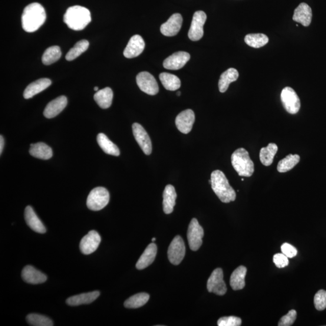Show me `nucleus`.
Instances as JSON below:
<instances>
[{
    "label": "nucleus",
    "instance_id": "nucleus-1",
    "mask_svg": "<svg viewBox=\"0 0 326 326\" xmlns=\"http://www.w3.org/2000/svg\"><path fill=\"white\" fill-rule=\"evenodd\" d=\"M21 20L22 27L26 32L31 33L37 31L46 20L43 6L38 3L26 6L22 13Z\"/></svg>",
    "mask_w": 326,
    "mask_h": 326
},
{
    "label": "nucleus",
    "instance_id": "nucleus-2",
    "mask_svg": "<svg viewBox=\"0 0 326 326\" xmlns=\"http://www.w3.org/2000/svg\"><path fill=\"white\" fill-rule=\"evenodd\" d=\"M211 185L220 202L229 203L235 200V190L230 185L229 180L222 171L216 170L211 174Z\"/></svg>",
    "mask_w": 326,
    "mask_h": 326
},
{
    "label": "nucleus",
    "instance_id": "nucleus-3",
    "mask_svg": "<svg viewBox=\"0 0 326 326\" xmlns=\"http://www.w3.org/2000/svg\"><path fill=\"white\" fill-rule=\"evenodd\" d=\"M91 21V13L86 8L74 6L69 8L64 16V21L73 31H82Z\"/></svg>",
    "mask_w": 326,
    "mask_h": 326
},
{
    "label": "nucleus",
    "instance_id": "nucleus-4",
    "mask_svg": "<svg viewBox=\"0 0 326 326\" xmlns=\"http://www.w3.org/2000/svg\"><path fill=\"white\" fill-rule=\"evenodd\" d=\"M231 159L232 166L239 176H252L255 171V165L248 151L244 148H239L235 151L232 154Z\"/></svg>",
    "mask_w": 326,
    "mask_h": 326
},
{
    "label": "nucleus",
    "instance_id": "nucleus-5",
    "mask_svg": "<svg viewBox=\"0 0 326 326\" xmlns=\"http://www.w3.org/2000/svg\"><path fill=\"white\" fill-rule=\"evenodd\" d=\"M110 202V193L107 189L98 187L91 191L87 197L88 208L93 211H99L105 208Z\"/></svg>",
    "mask_w": 326,
    "mask_h": 326
},
{
    "label": "nucleus",
    "instance_id": "nucleus-6",
    "mask_svg": "<svg viewBox=\"0 0 326 326\" xmlns=\"http://www.w3.org/2000/svg\"><path fill=\"white\" fill-rule=\"evenodd\" d=\"M186 255V246L184 240L180 236L174 237L168 249V259L174 265H179Z\"/></svg>",
    "mask_w": 326,
    "mask_h": 326
},
{
    "label": "nucleus",
    "instance_id": "nucleus-7",
    "mask_svg": "<svg viewBox=\"0 0 326 326\" xmlns=\"http://www.w3.org/2000/svg\"><path fill=\"white\" fill-rule=\"evenodd\" d=\"M204 237V230L199 225L196 218L191 220L187 231V239H188L190 248L192 251L196 252L199 249L203 244V238Z\"/></svg>",
    "mask_w": 326,
    "mask_h": 326
},
{
    "label": "nucleus",
    "instance_id": "nucleus-8",
    "mask_svg": "<svg viewBox=\"0 0 326 326\" xmlns=\"http://www.w3.org/2000/svg\"><path fill=\"white\" fill-rule=\"evenodd\" d=\"M281 101L283 107L289 114H297L300 109V101L297 93L291 87H285L282 91Z\"/></svg>",
    "mask_w": 326,
    "mask_h": 326
},
{
    "label": "nucleus",
    "instance_id": "nucleus-9",
    "mask_svg": "<svg viewBox=\"0 0 326 326\" xmlns=\"http://www.w3.org/2000/svg\"><path fill=\"white\" fill-rule=\"evenodd\" d=\"M137 84L140 90L149 95H156L159 91V85L153 75L147 71H143L138 74L136 78Z\"/></svg>",
    "mask_w": 326,
    "mask_h": 326
},
{
    "label": "nucleus",
    "instance_id": "nucleus-10",
    "mask_svg": "<svg viewBox=\"0 0 326 326\" xmlns=\"http://www.w3.org/2000/svg\"><path fill=\"white\" fill-rule=\"evenodd\" d=\"M209 292L216 295H223L227 291L225 283L223 281V274L221 268H216L211 274L207 284Z\"/></svg>",
    "mask_w": 326,
    "mask_h": 326
},
{
    "label": "nucleus",
    "instance_id": "nucleus-11",
    "mask_svg": "<svg viewBox=\"0 0 326 326\" xmlns=\"http://www.w3.org/2000/svg\"><path fill=\"white\" fill-rule=\"evenodd\" d=\"M207 20V15L203 11H197L194 14L188 33L190 40L197 41L200 40L204 35V26Z\"/></svg>",
    "mask_w": 326,
    "mask_h": 326
},
{
    "label": "nucleus",
    "instance_id": "nucleus-12",
    "mask_svg": "<svg viewBox=\"0 0 326 326\" xmlns=\"http://www.w3.org/2000/svg\"><path fill=\"white\" fill-rule=\"evenodd\" d=\"M133 132L141 149L145 154L149 156L153 150L152 142L146 130L139 123H135L133 124Z\"/></svg>",
    "mask_w": 326,
    "mask_h": 326
},
{
    "label": "nucleus",
    "instance_id": "nucleus-13",
    "mask_svg": "<svg viewBox=\"0 0 326 326\" xmlns=\"http://www.w3.org/2000/svg\"><path fill=\"white\" fill-rule=\"evenodd\" d=\"M101 242V237L97 232L92 230L82 239L80 242V249L85 255L96 251Z\"/></svg>",
    "mask_w": 326,
    "mask_h": 326
},
{
    "label": "nucleus",
    "instance_id": "nucleus-14",
    "mask_svg": "<svg viewBox=\"0 0 326 326\" xmlns=\"http://www.w3.org/2000/svg\"><path fill=\"white\" fill-rule=\"evenodd\" d=\"M195 120V113L192 110H184L176 117L175 124L178 130L183 134H189L192 129Z\"/></svg>",
    "mask_w": 326,
    "mask_h": 326
},
{
    "label": "nucleus",
    "instance_id": "nucleus-15",
    "mask_svg": "<svg viewBox=\"0 0 326 326\" xmlns=\"http://www.w3.org/2000/svg\"><path fill=\"white\" fill-rule=\"evenodd\" d=\"M190 55L185 52H178L164 61L163 67L167 70H178L184 67L190 60Z\"/></svg>",
    "mask_w": 326,
    "mask_h": 326
},
{
    "label": "nucleus",
    "instance_id": "nucleus-16",
    "mask_svg": "<svg viewBox=\"0 0 326 326\" xmlns=\"http://www.w3.org/2000/svg\"><path fill=\"white\" fill-rule=\"evenodd\" d=\"M183 24V17L180 14H174L161 25V34L166 36H174L179 34Z\"/></svg>",
    "mask_w": 326,
    "mask_h": 326
},
{
    "label": "nucleus",
    "instance_id": "nucleus-17",
    "mask_svg": "<svg viewBox=\"0 0 326 326\" xmlns=\"http://www.w3.org/2000/svg\"><path fill=\"white\" fill-rule=\"evenodd\" d=\"M144 47V41L141 36L136 35L132 36L124 50V57L129 59L136 58L142 54Z\"/></svg>",
    "mask_w": 326,
    "mask_h": 326
},
{
    "label": "nucleus",
    "instance_id": "nucleus-18",
    "mask_svg": "<svg viewBox=\"0 0 326 326\" xmlns=\"http://www.w3.org/2000/svg\"><path fill=\"white\" fill-rule=\"evenodd\" d=\"M21 276L24 281L29 284L37 285L47 281V275L38 271L34 266L28 265L23 268Z\"/></svg>",
    "mask_w": 326,
    "mask_h": 326
},
{
    "label": "nucleus",
    "instance_id": "nucleus-19",
    "mask_svg": "<svg viewBox=\"0 0 326 326\" xmlns=\"http://www.w3.org/2000/svg\"><path fill=\"white\" fill-rule=\"evenodd\" d=\"M67 105V98L61 95L49 102L44 111V116L47 118H54L60 114Z\"/></svg>",
    "mask_w": 326,
    "mask_h": 326
},
{
    "label": "nucleus",
    "instance_id": "nucleus-20",
    "mask_svg": "<svg viewBox=\"0 0 326 326\" xmlns=\"http://www.w3.org/2000/svg\"><path fill=\"white\" fill-rule=\"evenodd\" d=\"M312 18V12L310 6L302 3L295 9L292 19L294 21L307 27L311 24Z\"/></svg>",
    "mask_w": 326,
    "mask_h": 326
},
{
    "label": "nucleus",
    "instance_id": "nucleus-21",
    "mask_svg": "<svg viewBox=\"0 0 326 326\" xmlns=\"http://www.w3.org/2000/svg\"><path fill=\"white\" fill-rule=\"evenodd\" d=\"M24 217L26 223L32 230L38 233L44 234L46 232V229L41 220L35 212L31 206L26 207L24 212Z\"/></svg>",
    "mask_w": 326,
    "mask_h": 326
},
{
    "label": "nucleus",
    "instance_id": "nucleus-22",
    "mask_svg": "<svg viewBox=\"0 0 326 326\" xmlns=\"http://www.w3.org/2000/svg\"><path fill=\"white\" fill-rule=\"evenodd\" d=\"M52 81L49 79H39L28 85L25 89L23 96L26 99H29L45 90L46 88L50 87Z\"/></svg>",
    "mask_w": 326,
    "mask_h": 326
},
{
    "label": "nucleus",
    "instance_id": "nucleus-23",
    "mask_svg": "<svg viewBox=\"0 0 326 326\" xmlns=\"http://www.w3.org/2000/svg\"><path fill=\"white\" fill-rule=\"evenodd\" d=\"M157 246L154 243H151L144 250L136 264V268L141 270L149 266L154 262L157 256Z\"/></svg>",
    "mask_w": 326,
    "mask_h": 326
},
{
    "label": "nucleus",
    "instance_id": "nucleus-24",
    "mask_svg": "<svg viewBox=\"0 0 326 326\" xmlns=\"http://www.w3.org/2000/svg\"><path fill=\"white\" fill-rule=\"evenodd\" d=\"M99 295L100 292L97 291L84 293V294L72 296L67 299L66 303L68 305L71 306L90 304L99 297Z\"/></svg>",
    "mask_w": 326,
    "mask_h": 326
},
{
    "label": "nucleus",
    "instance_id": "nucleus-25",
    "mask_svg": "<svg viewBox=\"0 0 326 326\" xmlns=\"http://www.w3.org/2000/svg\"><path fill=\"white\" fill-rule=\"evenodd\" d=\"M177 195L175 189L172 185H167L163 192V210L166 214L173 212L174 206H175Z\"/></svg>",
    "mask_w": 326,
    "mask_h": 326
},
{
    "label": "nucleus",
    "instance_id": "nucleus-26",
    "mask_svg": "<svg viewBox=\"0 0 326 326\" xmlns=\"http://www.w3.org/2000/svg\"><path fill=\"white\" fill-rule=\"evenodd\" d=\"M29 153L36 159L45 160L51 159L53 156L52 148L42 142L31 144Z\"/></svg>",
    "mask_w": 326,
    "mask_h": 326
},
{
    "label": "nucleus",
    "instance_id": "nucleus-27",
    "mask_svg": "<svg viewBox=\"0 0 326 326\" xmlns=\"http://www.w3.org/2000/svg\"><path fill=\"white\" fill-rule=\"evenodd\" d=\"M246 272L247 269L244 266H240L233 271L230 281L233 290L238 291L245 287Z\"/></svg>",
    "mask_w": 326,
    "mask_h": 326
},
{
    "label": "nucleus",
    "instance_id": "nucleus-28",
    "mask_svg": "<svg viewBox=\"0 0 326 326\" xmlns=\"http://www.w3.org/2000/svg\"><path fill=\"white\" fill-rule=\"evenodd\" d=\"M94 101L102 109L111 107L113 99V92L111 88L107 87L98 90L94 95Z\"/></svg>",
    "mask_w": 326,
    "mask_h": 326
},
{
    "label": "nucleus",
    "instance_id": "nucleus-29",
    "mask_svg": "<svg viewBox=\"0 0 326 326\" xmlns=\"http://www.w3.org/2000/svg\"><path fill=\"white\" fill-rule=\"evenodd\" d=\"M239 78V72L235 68H229L220 76L219 81V89L220 93H225L228 90L232 82L236 81Z\"/></svg>",
    "mask_w": 326,
    "mask_h": 326
},
{
    "label": "nucleus",
    "instance_id": "nucleus-30",
    "mask_svg": "<svg viewBox=\"0 0 326 326\" xmlns=\"http://www.w3.org/2000/svg\"><path fill=\"white\" fill-rule=\"evenodd\" d=\"M97 141L98 145L104 152L113 156H119L120 151L114 143L109 139L106 135L103 133L98 134Z\"/></svg>",
    "mask_w": 326,
    "mask_h": 326
},
{
    "label": "nucleus",
    "instance_id": "nucleus-31",
    "mask_svg": "<svg viewBox=\"0 0 326 326\" xmlns=\"http://www.w3.org/2000/svg\"><path fill=\"white\" fill-rule=\"evenodd\" d=\"M278 151V147L275 143H269L267 147L262 148L260 152V160L263 165H271Z\"/></svg>",
    "mask_w": 326,
    "mask_h": 326
},
{
    "label": "nucleus",
    "instance_id": "nucleus-32",
    "mask_svg": "<svg viewBox=\"0 0 326 326\" xmlns=\"http://www.w3.org/2000/svg\"><path fill=\"white\" fill-rule=\"evenodd\" d=\"M160 80L167 90L176 91L181 87V81L177 76L162 72L159 76Z\"/></svg>",
    "mask_w": 326,
    "mask_h": 326
},
{
    "label": "nucleus",
    "instance_id": "nucleus-33",
    "mask_svg": "<svg viewBox=\"0 0 326 326\" xmlns=\"http://www.w3.org/2000/svg\"><path fill=\"white\" fill-rule=\"evenodd\" d=\"M300 160V157L297 154H289L284 159L279 161L278 170L280 173H285L293 169Z\"/></svg>",
    "mask_w": 326,
    "mask_h": 326
},
{
    "label": "nucleus",
    "instance_id": "nucleus-34",
    "mask_svg": "<svg viewBox=\"0 0 326 326\" xmlns=\"http://www.w3.org/2000/svg\"><path fill=\"white\" fill-rule=\"evenodd\" d=\"M149 295L147 293H139L127 299L124 303L125 308L137 309L143 306L149 301Z\"/></svg>",
    "mask_w": 326,
    "mask_h": 326
},
{
    "label": "nucleus",
    "instance_id": "nucleus-35",
    "mask_svg": "<svg viewBox=\"0 0 326 326\" xmlns=\"http://www.w3.org/2000/svg\"><path fill=\"white\" fill-rule=\"evenodd\" d=\"M60 47L58 45L52 46L46 50L42 57V63L48 65L55 63L61 57Z\"/></svg>",
    "mask_w": 326,
    "mask_h": 326
},
{
    "label": "nucleus",
    "instance_id": "nucleus-36",
    "mask_svg": "<svg viewBox=\"0 0 326 326\" xmlns=\"http://www.w3.org/2000/svg\"><path fill=\"white\" fill-rule=\"evenodd\" d=\"M268 36L262 34H254L247 35L245 38V42L247 45L253 48H260L268 43Z\"/></svg>",
    "mask_w": 326,
    "mask_h": 326
},
{
    "label": "nucleus",
    "instance_id": "nucleus-37",
    "mask_svg": "<svg viewBox=\"0 0 326 326\" xmlns=\"http://www.w3.org/2000/svg\"><path fill=\"white\" fill-rule=\"evenodd\" d=\"M89 42L87 40H81L78 41L74 47L70 49L66 55L65 59L68 61H71L74 59L80 57L81 55L83 54L87 50L89 47Z\"/></svg>",
    "mask_w": 326,
    "mask_h": 326
},
{
    "label": "nucleus",
    "instance_id": "nucleus-38",
    "mask_svg": "<svg viewBox=\"0 0 326 326\" xmlns=\"http://www.w3.org/2000/svg\"><path fill=\"white\" fill-rule=\"evenodd\" d=\"M28 323L33 326H52L54 325V322L52 319L45 317V316L31 314L26 317Z\"/></svg>",
    "mask_w": 326,
    "mask_h": 326
},
{
    "label": "nucleus",
    "instance_id": "nucleus-39",
    "mask_svg": "<svg viewBox=\"0 0 326 326\" xmlns=\"http://www.w3.org/2000/svg\"><path fill=\"white\" fill-rule=\"evenodd\" d=\"M314 305L318 311H323L326 308V291L319 290L314 297Z\"/></svg>",
    "mask_w": 326,
    "mask_h": 326
},
{
    "label": "nucleus",
    "instance_id": "nucleus-40",
    "mask_svg": "<svg viewBox=\"0 0 326 326\" xmlns=\"http://www.w3.org/2000/svg\"><path fill=\"white\" fill-rule=\"evenodd\" d=\"M241 324L242 319L234 316L222 317L217 321V325L219 326H240Z\"/></svg>",
    "mask_w": 326,
    "mask_h": 326
},
{
    "label": "nucleus",
    "instance_id": "nucleus-41",
    "mask_svg": "<svg viewBox=\"0 0 326 326\" xmlns=\"http://www.w3.org/2000/svg\"><path fill=\"white\" fill-rule=\"evenodd\" d=\"M297 318V312L294 309L289 311L287 314L283 316L280 319L279 326H290L294 323L295 319Z\"/></svg>",
    "mask_w": 326,
    "mask_h": 326
},
{
    "label": "nucleus",
    "instance_id": "nucleus-42",
    "mask_svg": "<svg viewBox=\"0 0 326 326\" xmlns=\"http://www.w3.org/2000/svg\"><path fill=\"white\" fill-rule=\"evenodd\" d=\"M273 262L277 267L279 268H282L286 267V266L289 265V260L287 256L283 255L282 253L276 254L273 258Z\"/></svg>",
    "mask_w": 326,
    "mask_h": 326
},
{
    "label": "nucleus",
    "instance_id": "nucleus-43",
    "mask_svg": "<svg viewBox=\"0 0 326 326\" xmlns=\"http://www.w3.org/2000/svg\"><path fill=\"white\" fill-rule=\"evenodd\" d=\"M282 252L283 255L287 256L288 258H292L297 255V250L288 243H285L281 246Z\"/></svg>",
    "mask_w": 326,
    "mask_h": 326
},
{
    "label": "nucleus",
    "instance_id": "nucleus-44",
    "mask_svg": "<svg viewBox=\"0 0 326 326\" xmlns=\"http://www.w3.org/2000/svg\"><path fill=\"white\" fill-rule=\"evenodd\" d=\"M5 145V140L4 138L2 136H0V154H2L3 150V148H4Z\"/></svg>",
    "mask_w": 326,
    "mask_h": 326
},
{
    "label": "nucleus",
    "instance_id": "nucleus-45",
    "mask_svg": "<svg viewBox=\"0 0 326 326\" xmlns=\"http://www.w3.org/2000/svg\"><path fill=\"white\" fill-rule=\"evenodd\" d=\"M94 90L95 91H98V88L97 87H94Z\"/></svg>",
    "mask_w": 326,
    "mask_h": 326
},
{
    "label": "nucleus",
    "instance_id": "nucleus-46",
    "mask_svg": "<svg viewBox=\"0 0 326 326\" xmlns=\"http://www.w3.org/2000/svg\"><path fill=\"white\" fill-rule=\"evenodd\" d=\"M180 94H181V92L180 91L178 92L177 93L178 96H180Z\"/></svg>",
    "mask_w": 326,
    "mask_h": 326
},
{
    "label": "nucleus",
    "instance_id": "nucleus-47",
    "mask_svg": "<svg viewBox=\"0 0 326 326\" xmlns=\"http://www.w3.org/2000/svg\"><path fill=\"white\" fill-rule=\"evenodd\" d=\"M156 238H153V239H152V241H153V242H155V241H156Z\"/></svg>",
    "mask_w": 326,
    "mask_h": 326
},
{
    "label": "nucleus",
    "instance_id": "nucleus-48",
    "mask_svg": "<svg viewBox=\"0 0 326 326\" xmlns=\"http://www.w3.org/2000/svg\"><path fill=\"white\" fill-rule=\"evenodd\" d=\"M242 181H244V179H242Z\"/></svg>",
    "mask_w": 326,
    "mask_h": 326
}]
</instances>
